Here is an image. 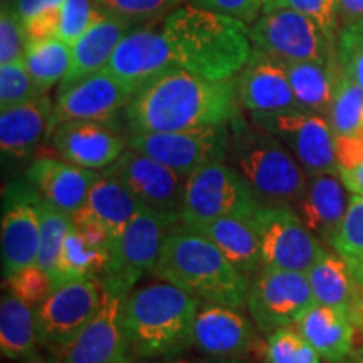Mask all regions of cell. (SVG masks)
Instances as JSON below:
<instances>
[{"instance_id":"obj_1","label":"cell","mask_w":363,"mask_h":363,"mask_svg":"<svg viewBox=\"0 0 363 363\" xmlns=\"http://www.w3.org/2000/svg\"><path fill=\"white\" fill-rule=\"evenodd\" d=\"M123 111L130 135L230 123L240 115L238 79H207L174 67L143 84Z\"/></svg>"},{"instance_id":"obj_2","label":"cell","mask_w":363,"mask_h":363,"mask_svg":"<svg viewBox=\"0 0 363 363\" xmlns=\"http://www.w3.org/2000/svg\"><path fill=\"white\" fill-rule=\"evenodd\" d=\"M162 29L169 40L172 65L207 79L238 76L251 56V27L187 4L163 17Z\"/></svg>"},{"instance_id":"obj_3","label":"cell","mask_w":363,"mask_h":363,"mask_svg":"<svg viewBox=\"0 0 363 363\" xmlns=\"http://www.w3.org/2000/svg\"><path fill=\"white\" fill-rule=\"evenodd\" d=\"M201 303L163 279L126 294L121 325L133 362L189 352L194 347V323Z\"/></svg>"},{"instance_id":"obj_4","label":"cell","mask_w":363,"mask_h":363,"mask_svg":"<svg viewBox=\"0 0 363 363\" xmlns=\"http://www.w3.org/2000/svg\"><path fill=\"white\" fill-rule=\"evenodd\" d=\"M201 301L240 310L247 305L249 279L203 235L177 224L163 240L152 271Z\"/></svg>"},{"instance_id":"obj_5","label":"cell","mask_w":363,"mask_h":363,"mask_svg":"<svg viewBox=\"0 0 363 363\" xmlns=\"http://www.w3.org/2000/svg\"><path fill=\"white\" fill-rule=\"evenodd\" d=\"M229 128L225 163L242 177L259 206L293 207L305 190L308 174L291 152L242 115L235 116Z\"/></svg>"},{"instance_id":"obj_6","label":"cell","mask_w":363,"mask_h":363,"mask_svg":"<svg viewBox=\"0 0 363 363\" xmlns=\"http://www.w3.org/2000/svg\"><path fill=\"white\" fill-rule=\"evenodd\" d=\"M177 224L147 207L140 206L133 219L110 242V259L101 278L103 288L128 294L147 272H152L160 257L163 240Z\"/></svg>"},{"instance_id":"obj_7","label":"cell","mask_w":363,"mask_h":363,"mask_svg":"<svg viewBox=\"0 0 363 363\" xmlns=\"http://www.w3.org/2000/svg\"><path fill=\"white\" fill-rule=\"evenodd\" d=\"M259 207L249 185L229 163L219 162L192 172L185 185L180 224L244 217Z\"/></svg>"},{"instance_id":"obj_8","label":"cell","mask_w":363,"mask_h":363,"mask_svg":"<svg viewBox=\"0 0 363 363\" xmlns=\"http://www.w3.org/2000/svg\"><path fill=\"white\" fill-rule=\"evenodd\" d=\"M252 48L286 62L337 59L335 43L305 13L291 7L262 12L251 26Z\"/></svg>"},{"instance_id":"obj_9","label":"cell","mask_w":363,"mask_h":363,"mask_svg":"<svg viewBox=\"0 0 363 363\" xmlns=\"http://www.w3.org/2000/svg\"><path fill=\"white\" fill-rule=\"evenodd\" d=\"M251 121L274 135L308 175L338 174L337 135L325 115L296 110L251 115Z\"/></svg>"},{"instance_id":"obj_10","label":"cell","mask_w":363,"mask_h":363,"mask_svg":"<svg viewBox=\"0 0 363 363\" xmlns=\"http://www.w3.org/2000/svg\"><path fill=\"white\" fill-rule=\"evenodd\" d=\"M249 220L259 239L262 267L308 272L325 251L293 207L259 206Z\"/></svg>"},{"instance_id":"obj_11","label":"cell","mask_w":363,"mask_h":363,"mask_svg":"<svg viewBox=\"0 0 363 363\" xmlns=\"http://www.w3.org/2000/svg\"><path fill=\"white\" fill-rule=\"evenodd\" d=\"M229 142V123L128 136L130 148L147 153L148 157L187 177L211 163L225 162Z\"/></svg>"},{"instance_id":"obj_12","label":"cell","mask_w":363,"mask_h":363,"mask_svg":"<svg viewBox=\"0 0 363 363\" xmlns=\"http://www.w3.org/2000/svg\"><path fill=\"white\" fill-rule=\"evenodd\" d=\"M315 298L306 272L261 267L249 283L247 306L254 325L261 333L296 323Z\"/></svg>"},{"instance_id":"obj_13","label":"cell","mask_w":363,"mask_h":363,"mask_svg":"<svg viewBox=\"0 0 363 363\" xmlns=\"http://www.w3.org/2000/svg\"><path fill=\"white\" fill-rule=\"evenodd\" d=\"M103 299L99 279H72L56 286L43 305L35 308L40 347L57 353L96 315Z\"/></svg>"},{"instance_id":"obj_14","label":"cell","mask_w":363,"mask_h":363,"mask_svg":"<svg viewBox=\"0 0 363 363\" xmlns=\"http://www.w3.org/2000/svg\"><path fill=\"white\" fill-rule=\"evenodd\" d=\"M104 172L123 182L140 206L180 224L187 175L130 147Z\"/></svg>"},{"instance_id":"obj_15","label":"cell","mask_w":363,"mask_h":363,"mask_svg":"<svg viewBox=\"0 0 363 363\" xmlns=\"http://www.w3.org/2000/svg\"><path fill=\"white\" fill-rule=\"evenodd\" d=\"M126 296L103 288V299L84 328L57 353L52 363H135L121 325Z\"/></svg>"},{"instance_id":"obj_16","label":"cell","mask_w":363,"mask_h":363,"mask_svg":"<svg viewBox=\"0 0 363 363\" xmlns=\"http://www.w3.org/2000/svg\"><path fill=\"white\" fill-rule=\"evenodd\" d=\"M135 93V88L123 83L108 69L94 72L69 88L57 91L49 138L57 126L66 121H110L121 110H125Z\"/></svg>"},{"instance_id":"obj_17","label":"cell","mask_w":363,"mask_h":363,"mask_svg":"<svg viewBox=\"0 0 363 363\" xmlns=\"http://www.w3.org/2000/svg\"><path fill=\"white\" fill-rule=\"evenodd\" d=\"M39 195L29 182L16 185L6 194L2 212V272H13L38 262L40 240Z\"/></svg>"},{"instance_id":"obj_18","label":"cell","mask_w":363,"mask_h":363,"mask_svg":"<svg viewBox=\"0 0 363 363\" xmlns=\"http://www.w3.org/2000/svg\"><path fill=\"white\" fill-rule=\"evenodd\" d=\"M261 347L251 321L238 308L202 301L194 323V348L224 360H246Z\"/></svg>"},{"instance_id":"obj_19","label":"cell","mask_w":363,"mask_h":363,"mask_svg":"<svg viewBox=\"0 0 363 363\" xmlns=\"http://www.w3.org/2000/svg\"><path fill=\"white\" fill-rule=\"evenodd\" d=\"M235 79L240 108L251 115L301 110L289 83L284 61L278 57L252 48L251 56Z\"/></svg>"},{"instance_id":"obj_20","label":"cell","mask_w":363,"mask_h":363,"mask_svg":"<svg viewBox=\"0 0 363 363\" xmlns=\"http://www.w3.org/2000/svg\"><path fill=\"white\" fill-rule=\"evenodd\" d=\"M162 21L157 26H153L155 21L135 26L116 45L104 69L136 91L162 72L174 69Z\"/></svg>"},{"instance_id":"obj_21","label":"cell","mask_w":363,"mask_h":363,"mask_svg":"<svg viewBox=\"0 0 363 363\" xmlns=\"http://www.w3.org/2000/svg\"><path fill=\"white\" fill-rule=\"evenodd\" d=\"M51 138L65 160L94 172L108 169L128 148V140L108 121H66L57 126Z\"/></svg>"},{"instance_id":"obj_22","label":"cell","mask_w":363,"mask_h":363,"mask_svg":"<svg viewBox=\"0 0 363 363\" xmlns=\"http://www.w3.org/2000/svg\"><path fill=\"white\" fill-rule=\"evenodd\" d=\"M348 192L338 174L308 175L305 190L294 202V212L325 246L333 247L350 206L352 195Z\"/></svg>"},{"instance_id":"obj_23","label":"cell","mask_w":363,"mask_h":363,"mask_svg":"<svg viewBox=\"0 0 363 363\" xmlns=\"http://www.w3.org/2000/svg\"><path fill=\"white\" fill-rule=\"evenodd\" d=\"M96 177L98 172L83 169L65 158L40 157L30 163L26 180L44 202L72 217L84 206Z\"/></svg>"},{"instance_id":"obj_24","label":"cell","mask_w":363,"mask_h":363,"mask_svg":"<svg viewBox=\"0 0 363 363\" xmlns=\"http://www.w3.org/2000/svg\"><path fill=\"white\" fill-rule=\"evenodd\" d=\"M98 9V7H96ZM133 24L116 16L98 11L88 30L71 45V67L59 89H66L94 72L104 69L121 39L133 29Z\"/></svg>"},{"instance_id":"obj_25","label":"cell","mask_w":363,"mask_h":363,"mask_svg":"<svg viewBox=\"0 0 363 363\" xmlns=\"http://www.w3.org/2000/svg\"><path fill=\"white\" fill-rule=\"evenodd\" d=\"M54 103L48 94L7 108L0 113V148L2 155L22 160L49 138Z\"/></svg>"},{"instance_id":"obj_26","label":"cell","mask_w":363,"mask_h":363,"mask_svg":"<svg viewBox=\"0 0 363 363\" xmlns=\"http://www.w3.org/2000/svg\"><path fill=\"white\" fill-rule=\"evenodd\" d=\"M294 325L326 362L342 363L353 353L357 328L347 311L315 303Z\"/></svg>"},{"instance_id":"obj_27","label":"cell","mask_w":363,"mask_h":363,"mask_svg":"<svg viewBox=\"0 0 363 363\" xmlns=\"http://www.w3.org/2000/svg\"><path fill=\"white\" fill-rule=\"evenodd\" d=\"M180 225L214 242L242 274H256L262 267L259 239L249 219L222 217L216 220Z\"/></svg>"},{"instance_id":"obj_28","label":"cell","mask_w":363,"mask_h":363,"mask_svg":"<svg viewBox=\"0 0 363 363\" xmlns=\"http://www.w3.org/2000/svg\"><path fill=\"white\" fill-rule=\"evenodd\" d=\"M138 208L140 203L123 182L103 170L91 185L84 206L71 219L84 217L98 222L108 230L113 240L123 233Z\"/></svg>"},{"instance_id":"obj_29","label":"cell","mask_w":363,"mask_h":363,"mask_svg":"<svg viewBox=\"0 0 363 363\" xmlns=\"http://www.w3.org/2000/svg\"><path fill=\"white\" fill-rule=\"evenodd\" d=\"M306 276L310 279L315 303L347 311L348 315L363 293L350 266L337 251L325 249Z\"/></svg>"},{"instance_id":"obj_30","label":"cell","mask_w":363,"mask_h":363,"mask_svg":"<svg viewBox=\"0 0 363 363\" xmlns=\"http://www.w3.org/2000/svg\"><path fill=\"white\" fill-rule=\"evenodd\" d=\"M39 345L35 310L12 293L0 301V350L13 362H27L35 357Z\"/></svg>"},{"instance_id":"obj_31","label":"cell","mask_w":363,"mask_h":363,"mask_svg":"<svg viewBox=\"0 0 363 363\" xmlns=\"http://www.w3.org/2000/svg\"><path fill=\"white\" fill-rule=\"evenodd\" d=\"M284 65L299 108L303 111L318 113L328 118L333 99L337 59L333 62L284 61Z\"/></svg>"},{"instance_id":"obj_32","label":"cell","mask_w":363,"mask_h":363,"mask_svg":"<svg viewBox=\"0 0 363 363\" xmlns=\"http://www.w3.org/2000/svg\"><path fill=\"white\" fill-rule=\"evenodd\" d=\"M108 259V249L91 244L78 227L72 224L59 252L52 278L56 286L72 279H99Z\"/></svg>"},{"instance_id":"obj_33","label":"cell","mask_w":363,"mask_h":363,"mask_svg":"<svg viewBox=\"0 0 363 363\" xmlns=\"http://www.w3.org/2000/svg\"><path fill=\"white\" fill-rule=\"evenodd\" d=\"M24 65L35 86L45 94L66 78L71 67V45L61 38L27 43Z\"/></svg>"},{"instance_id":"obj_34","label":"cell","mask_w":363,"mask_h":363,"mask_svg":"<svg viewBox=\"0 0 363 363\" xmlns=\"http://www.w3.org/2000/svg\"><path fill=\"white\" fill-rule=\"evenodd\" d=\"M328 120L337 136L363 131V89L345 74L338 62L335 69V89Z\"/></svg>"},{"instance_id":"obj_35","label":"cell","mask_w":363,"mask_h":363,"mask_svg":"<svg viewBox=\"0 0 363 363\" xmlns=\"http://www.w3.org/2000/svg\"><path fill=\"white\" fill-rule=\"evenodd\" d=\"M333 251L347 261L357 283L363 284V197L352 194L350 206L340 227Z\"/></svg>"},{"instance_id":"obj_36","label":"cell","mask_w":363,"mask_h":363,"mask_svg":"<svg viewBox=\"0 0 363 363\" xmlns=\"http://www.w3.org/2000/svg\"><path fill=\"white\" fill-rule=\"evenodd\" d=\"M38 207L40 216V240L38 262L35 264L44 267L45 271L52 274L59 252H61L66 235L72 225V220L69 216L56 207L49 206L40 197L38 201Z\"/></svg>"},{"instance_id":"obj_37","label":"cell","mask_w":363,"mask_h":363,"mask_svg":"<svg viewBox=\"0 0 363 363\" xmlns=\"http://www.w3.org/2000/svg\"><path fill=\"white\" fill-rule=\"evenodd\" d=\"M267 363H321V357L298 328L284 326L267 335Z\"/></svg>"},{"instance_id":"obj_38","label":"cell","mask_w":363,"mask_h":363,"mask_svg":"<svg viewBox=\"0 0 363 363\" xmlns=\"http://www.w3.org/2000/svg\"><path fill=\"white\" fill-rule=\"evenodd\" d=\"M98 11L125 19L133 26L162 21L185 0H94Z\"/></svg>"},{"instance_id":"obj_39","label":"cell","mask_w":363,"mask_h":363,"mask_svg":"<svg viewBox=\"0 0 363 363\" xmlns=\"http://www.w3.org/2000/svg\"><path fill=\"white\" fill-rule=\"evenodd\" d=\"M6 281L9 293L26 301L34 310L43 305L56 289V281H54L51 272L38 264L27 266L24 269L13 272Z\"/></svg>"},{"instance_id":"obj_40","label":"cell","mask_w":363,"mask_h":363,"mask_svg":"<svg viewBox=\"0 0 363 363\" xmlns=\"http://www.w3.org/2000/svg\"><path fill=\"white\" fill-rule=\"evenodd\" d=\"M43 94L30 78L24 61L0 65V110L27 103Z\"/></svg>"},{"instance_id":"obj_41","label":"cell","mask_w":363,"mask_h":363,"mask_svg":"<svg viewBox=\"0 0 363 363\" xmlns=\"http://www.w3.org/2000/svg\"><path fill=\"white\" fill-rule=\"evenodd\" d=\"M335 54L342 71L363 89V21L340 27Z\"/></svg>"},{"instance_id":"obj_42","label":"cell","mask_w":363,"mask_h":363,"mask_svg":"<svg viewBox=\"0 0 363 363\" xmlns=\"http://www.w3.org/2000/svg\"><path fill=\"white\" fill-rule=\"evenodd\" d=\"M26 45L27 38L22 19L13 7V2L4 0L0 11V65L22 61Z\"/></svg>"},{"instance_id":"obj_43","label":"cell","mask_w":363,"mask_h":363,"mask_svg":"<svg viewBox=\"0 0 363 363\" xmlns=\"http://www.w3.org/2000/svg\"><path fill=\"white\" fill-rule=\"evenodd\" d=\"M98 9L94 0H65L61 7V26L57 38L72 45L96 19Z\"/></svg>"},{"instance_id":"obj_44","label":"cell","mask_w":363,"mask_h":363,"mask_svg":"<svg viewBox=\"0 0 363 363\" xmlns=\"http://www.w3.org/2000/svg\"><path fill=\"white\" fill-rule=\"evenodd\" d=\"M286 7L305 13L321 27L333 43H337L338 0H286Z\"/></svg>"},{"instance_id":"obj_45","label":"cell","mask_w":363,"mask_h":363,"mask_svg":"<svg viewBox=\"0 0 363 363\" xmlns=\"http://www.w3.org/2000/svg\"><path fill=\"white\" fill-rule=\"evenodd\" d=\"M189 4L203 11L234 17L246 24L259 19V13L264 9V0H190Z\"/></svg>"},{"instance_id":"obj_46","label":"cell","mask_w":363,"mask_h":363,"mask_svg":"<svg viewBox=\"0 0 363 363\" xmlns=\"http://www.w3.org/2000/svg\"><path fill=\"white\" fill-rule=\"evenodd\" d=\"M22 24H24L27 43L57 38L59 26H61V9L40 12L38 16L22 21Z\"/></svg>"},{"instance_id":"obj_47","label":"cell","mask_w":363,"mask_h":363,"mask_svg":"<svg viewBox=\"0 0 363 363\" xmlns=\"http://www.w3.org/2000/svg\"><path fill=\"white\" fill-rule=\"evenodd\" d=\"M338 172L363 163V131L355 135L337 136Z\"/></svg>"},{"instance_id":"obj_48","label":"cell","mask_w":363,"mask_h":363,"mask_svg":"<svg viewBox=\"0 0 363 363\" xmlns=\"http://www.w3.org/2000/svg\"><path fill=\"white\" fill-rule=\"evenodd\" d=\"M65 0H13V7L22 21L29 17L38 16L40 12L52 11V9H61Z\"/></svg>"},{"instance_id":"obj_49","label":"cell","mask_w":363,"mask_h":363,"mask_svg":"<svg viewBox=\"0 0 363 363\" xmlns=\"http://www.w3.org/2000/svg\"><path fill=\"white\" fill-rule=\"evenodd\" d=\"M363 21V0H338V29Z\"/></svg>"},{"instance_id":"obj_50","label":"cell","mask_w":363,"mask_h":363,"mask_svg":"<svg viewBox=\"0 0 363 363\" xmlns=\"http://www.w3.org/2000/svg\"><path fill=\"white\" fill-rule=\"evenodd\" d=\"M143 363H249L247 360H224V358H212L206 355H189L187 352L180 353L174 357H163L153 358V360H145Z\"/></svg>"},{"instance_id":"obj_51","label":"cell","mask_w":363,"mask_h":363,"mask_svg":"<svg viewBox=\"0 0 363 363\" xmlns=\"http://www.w3.org/2000/svg\"><path fill=\"white\" fill-rule=\"evenodd\" d=\"M338 175L343 180L345 187L350 190L352 194L363 197V163L352 167V169L340 170Z\"/></svg>"},{"instance_id":"obj_52","label":"cell","mask_w":363,"mask_h":363,"mask_svg":"<svg viewBox=\"0 0 363 363\" xmlns=\"http://www.w3.org/2000/svg\"><path fill=\"white\" fill-rule=\"evenodd\" d=\"M283 7H286V0H264V9H262V12H271Z\"/></svg>"},{"instance_id":"obj_53","label":"cell","mask_w":363,"mask_h":363,"mask_svg":"<svg viewBox=\"0 0 363 363\" xmlns=\"http://www.w3.org/2000/svg\"><path fill=\"white\" fill-rule=\"evenodd\" d=\"M353 363H363V350H360L353 357Z\"/></svg>"},{"instance_id":"obj_54","label":"cell","mask_w":363,"mask_h":363,"mask_svg":"<svg viewBox=\"0 0 363 363\" xmlns=\"http://www.w3.org/2000/svg\"><path fill=\"white\" fill-rule=\"evenodd\" d=\"M24 363H49V362H44V360H40V358H30V360H27V362H24Z\"/></svg>"},{"instance_id":"obj_55","label":"cell","mask_w":363,"mask_h":363,"mask_svg":"<svg viewBox=\"0 0 363 363\" xmlns=\"http://www.w3.org/2000/svg\"><path fill=\"white\" fill-rule=\"evenodd\" d=\"M362 289H363V284H362Z\"/></svg>"},{"instance_id":"obj_56","label":"cell","mask_w":363,"mask_h":363,"mask_svg":"<svg viewBox=\"0 0 363 363\" xmlns=\"http://www.w3.org/2000/svg\"><path fill=\"white\" fill-rule=\"evenodd\" d=\"M362 350H363V347H362Z\"/></svg>"}]
</instances>
